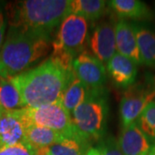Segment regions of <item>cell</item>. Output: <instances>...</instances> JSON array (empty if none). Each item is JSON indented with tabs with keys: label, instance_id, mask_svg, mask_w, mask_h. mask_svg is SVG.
Returning <instances> with one entry per match:
<instances>
[{
	"label": "cell",
	"instance_id": "cell-1",
	"mask_svg": "<svg viewBox=\"0 0 155 155\" xmlns=\"http://www.w3.org/2000/svg\"><path fill=\"white\" fill-rule=\"evenodd\" d=\"M74 78L73 70H67L50 57L11 80L18 89L25 108H39L61 101Z\"/></svg>",
	"mask_w": 155,
	"mask_h": 155
},
{
	"label": "cell",
	"instance_id": "cell-2",
	"mask_svg": "<svg viewBox=\"0 0 155 155\" xmlns=\"http://www.w3.org/2000/svg\"><path fill=\"white\" fill-rule=\"evenodd\" d=\"M70 0L15 1L5 6L10 28L50 39V35L71 14Z\"/></svg>",
	"mask_w": 155,
	"mask_h": 155
},
{
	"label": "cell",
	"instance_id": "cell-3",
	"mask_svg": "<svg viewBox=\"0 0 155 155\" xmlns=\"http://www.w3.org/2000/svg\"><path fill=\"white\" fill-rule=\"evenodd\" d=\"M49 38L10 28L0 50V77L11 79L48 54Z\"/></svg>",
	"mask_w": 155,
	"mask_h": 155
},
{
	"label": "cell",
	"instance_id": "cell-4",
	"mask_svg": "<svg viewBox=\"0 0 155 155\" xmlns=\"http://www.w3.org/2000/svg\"><path fill=\"white\" fill-rule=\"evenodd\" d=\"M109 113L108 92L104 88L89 91L86 98L72 114L74 126L89 142L104 137Z\"/></svg>",
	"mask_w": 155,
	"mask_h": 155
},
{
	"label": "cell",
	"instance_id": "cell-5",
	"mask_svg": "<svg viewBox=\"0 0 155 155\" xmlns=\"http://www.w3.org/2000/svg\"><path fill=\"white\" fill-rule=\"evenodd\" d=\"M87 36L88 21L80 16L69 14L60 25L50 57L63 65H71L84 51Z\"/></svg>",
	"mask_w": 155,
	"mask_h": 155
},
{
	"label": "cell",
	"instance_id": "cell-6",
	"mask_svg": "<svg viewBox=\"0 0 155 155\" xmlns=\"http://www.w3.org/2000/svg\"><path fill=\"white\" fill-rule=\"evenodd\" d=\"M25 114L29 125L48 127L66 138L84 139L78 132L71 114L65 109L61 101L39 108H25Z\"/></svg>",
	"mask_w": 155,
	"mask_h": 155
},
{
	"label": "cell",
	"instance_id": "cell-7",
	"mask_svg": "<svg viewBox=\"0 0 155 155\" xmlns=\"http://www.w3.org/2000/svg\"><path fill=\"white\" fill-rule=\"evenodd\" d=\"M155 97L154 86H131L125 91L120 103V118L122 127L137 122L145 108Z\"/></svg>",
	"mask_w": 155,
	"mask_h": 155
},
{
	"label": "cell",
	"instance_id": "cell-8",
	"mask_svg": "<svg viewBox=\"0 0 155 155\" xmlns=\"http://www.w3.org/2000/svg\"><path fill=\"white\" fill-rule=\"evenodd\" d=\"M72 69L75 77L88 89L104 88L107 80L106 68L91 53L84 50L73 60Z\"/></svg>",
	"mask_w": 155,
	"mask_h": 155
},
{
	"label": "cell",
	"instance_id": "cell-9",
	"mask_svg": "<svg viewBox=\"0 0 155 155\" xmlns=\"http://www.w3.org/2000/svg\"><path fill=\"white\" fill-rule=\"evenodd\" d=\"M28 126L25 108L9 110L0 107V147L26 141Z\"/></svg>",
	"mask_w": 155,
	"mask_h": 155
},
{
	"label": "cell",
	"instance_id": "cell-10",
	"mask_svg": "<svg viewBox=\"0 0 155 155\" xmlns=\"http://www.w3.org/2000/svg\"><path fill=\"white\" fill-rule=\"evenodd\" d=\"M116 24L111 22L98 23L88 41L91 54L103 63H108L116 53Z\"/></svg>",
	"mask_w": 155,
	"mask_h": 155
},
{
	"label": "cell",
	"instance_id": "cell-11",
	"mask_svg": "<svg viewBox=\"0 0 155 155\" xmlns=\"http://www.w3.org/2000/svg\"><path fill=\"white\" fill-rule=\"evenodd\" d=\"M115 34L116 52L132 60L137 65L141 64L134 24L122 19L116 23Z\"/></svg>",
	"mask_w": 155,
	"mask_h": 155
},
{
	"label": "cell",
	"instance_id": "cell-12",
	"mask_svg": "<svg viewBox=\"0 0 155 155\" xmlns=\"http://www.w3.org/2000/svg\"><path fill=\"white\" fill-rule=\"evenodd\" d=\"M117 141L124 155H146L154 145L147 138L137 122L122 127Z\"/></svg>",
	"mask_w": 155,
	"mask_h": 155
},
{
	"label": "cell",
	"instance_id": "cell-13",
	"mask_svg": "<svg viewBox=\"0 0 155 155\" xmlns=\"http://www.w3.org/2000/svg\"><path fill=\"white\" fill-rule=\"evenodd\" d=\"M137 64L127 57L116 52L106 64L110 76L117 86L127 88L131 86L137 75Z\"/></svg>",
	"mask_w": 155,
	"mask_h": 155
},
{
	"label": "cell",
	"instance_id": "cell-14",
	"mask_svg": "<svg viewBox=\"0 0 155 155\" xmlns=\"http://www.w3.org/2000/svg\"><path fill=\"white\" fill-rule=\"evenodd\" d=\"M112 10L123 18L134 20H148L152 12L145 3L139 0H112L108 2Z\"/></svg>",
	"mask_w": 155,
	"mask_h": 155
},
{
	"label": "cell",
	"instance_id": "cell-15",
	"mask_svg": "<svg viewBox=\"0 0 155 155\" xmlns=\"http://www.w3.org/2000/svg\"><path fill=\"white\" fill-rule=\"evenodd\" d=\"M141 64L155 67V33L146 26L134 24Z\"/></svg>",
	"mask_w": 155,
	"mask_h": 155
},
{
	"label": "cell",
	"instance_id": "cell-16",
	"mask_svg": "<svg viewBox=\"0 0 155 155\" xmlns=\"http://www.w3.org/2000/svg\"><path fill=\"white\" fill-rule=\"evenodd\" d=\"M64 138L66 137L54 130L33 124L28 126L25 135L26 141L37 150L48 148Z\"/></svg>",
	"mask_w": 155,
	"mask_h": 155
},
{
	"label": "cell",
	"instance_id": "cell-17",
	"mask_svg": "<svg viewBox=\"0 0 155 155\" xmlns=\"http://www.w3.org/2000/svg\"><path fill=\"white\" fill-rule=\"evenodd\" d=\"M107 2L102 0H72L70 12L94 22L105 14Z\"/></svg>",
	"mask_w": 155,
	"mask_h": 155
},
{
	"label": "cell",
	"instance_id": "cell-18",
	"mask_svg": "<svg viewBox=\"0 0 155 155\" xmlns=\"http://www.w3.org/2000/svg\"><path fill=\"white\" fill-rule=\"evenodd\" d=\"M90 89H88L77 78L72 80L61 98V103L70 114L80 105L86 98Z\"/></svg>",
	"mask_w": 155,
	"mask_h": 155
},
{
	"label": "cell",
	"instance_id": "cell-19",
	"mask_svg": "<svg viewBox=\"0 0 155 155\" xmlns=\"http://www.w3.org/2000/svg\"><path fill=\"white\" fill-rule=\"evenodd\" d=\"M90 143L82 138H64L48 148L51 155H86Z\"/></svg>",
	"mask_w": 155,
	"mask_h": 155
},
{
	"label": "cell",
	"instance_id": "cell-20",
	"mask_svg": "<svg viewBox=\"0 0 155 155\" xmlns=\"http://www.w3.org/2000/svg\"><path fill=\"white\" fill-rule=\"evenodd\" d=\"M0 107L9 110L25 108L22 96L11 79L0 82Z\"/></svg>",
	"mask_w": 155,
	"mask_h": 155
},
{
	"label": "cell",
	"instance_id": "cell-21",
	"mask_svg": "<svg viewBox=\"0 0 155 155\" xmlns=\"http://www.w3.org/2000/svg\"><path fill=\"white\" fill-rule=\"evenodd\" d=\"M137 124L147 138L155 144V101H152L147 105L140 116L137 120Z\"/></svg>",
	"mask_w": 155,
	"mask_h": 155
},
{
	"label": "cell",
	"instance_id": "cell-22",
	"mask_svg": "<svg viewBox=\"0 0 155 155\" xmlns=\"http://www.w3.org/2000/svg\"><path fill=\"white\" fill-rule=\"evenodd\" d=\"M0 155H38L35 149L27 141L0 147Z\"/></svg>",
	"mask_w": 155,
	"mask_h": 155
},
{
	"label": "cell",
	"instance_id": "cell-23",
	"mask_svg": "<svg viewBox=\"0 0 155 155\" xmlns=\"http://www.w3.org/2000/svg\"><path fill=\"white\" fill-rule=\"evenodd\" d=\"M100 155H124L119 147L118 141L113 136L103 137L97 142L96 147Z\"/></svg>",
	"mask_w": 155,
	"mask_h": 155
},
{
	"label": "cell",
	"instance_id": "cell-24",
	"mask_svg": "<svg viewBox=\"0 0 155 155\" xmlns=\"http://www.w3.org/2000/svg\"><path fill=\"white\" fill-rule=\"evenodd\" d=\"M6 19L5 17V13L0 7V50L4 44V39L5 34Z\"/></svg>",
	"mask_w": 155,
	"mask_h": 155
},
{
	"label": "cell",
	"instance_id": "cell-25",
	"mask_svg": "<svg viewBox=\"0 0 155 155\" xmlns=\"http://www.w3.org/2000/svg\"><path fill=\"white\" fill-rule=\"evenodd\" d=\"M86 155H100L98 150L97 149L96 147H91L90 149L88 150Z\"/></svg>",
	"mask_w": 155,
	"mask_h": 155
},
{
	"label": "cell",
	"instance_id": "cell-26",
	"mask_svg": "<svg viewBox=\"0 0 155 155\" xmlns=\"http://www.w3.org/2000/svg\"><path fill=\"white\" fill-rule=\"evenodd\" d=\"M146 155H155V144L153 146V147H152V149L149 151V153H147Z\"/></svg>",
	"mask_w": 155,
	"mask_h": 155
},
{
	"label": "cell",
	"instance_id": "cell-27",
	"mask_svg": "<svg viewBox=\"0 0 155 155\" xmlns=\"http://www.w3.org/2000/svg\"><path fill=\"white\" fill-rule=\"evenodd\" d=\"M47 148H41V149L38 150V155H45V152H46Z\"/></svg>",
	"mask_w": 155,
	"mask_h": 155
},
{
	"label": "cell",
	"instance_id": "cell-28",
	"mask_svg": "<svg viewBox=\"0 0 155 155\" xmlns=\"http://www.w3.org/2000/svg\"><path fill=\"white\" fill-rule=\"evenodd\" d=\"M45 155H51V154H50L49 151H48V148H47V149H46V152H45Z\"/></svg>",
	"mask_w": 155,
	"mask_h": 155
},
{
	"label": "cell",
	"instance_id": "cell-29",
	"mask_svg": "<svg viewBox=\"0 0 155 155\" xmlns=\"http://www.w3.org/2000/svg\"><path fill=\"white\" fill-rule=\"evenodd\" d=\"M153 86H154V91H155V83H154V84H153ZM154 101H155V97H154Z\"/></svg>",
	"mask_w": 155,
	"mask_h": 155
},
{
	"label": "cell",
	"instance_id": "cell-30",
	"mask_svg": "<svg viewBox=\"0 0 155 155\" xmlns=\"http://www.w3.org/2000/svg\"><path fill=\"white\" fill-rule=\"evenodd\" d=\"M1 80H2V78H1V77H0V82H1Z\"/></svg>",
	"mask_w": 155,
	"mask_h": 155
}]
</instances>
